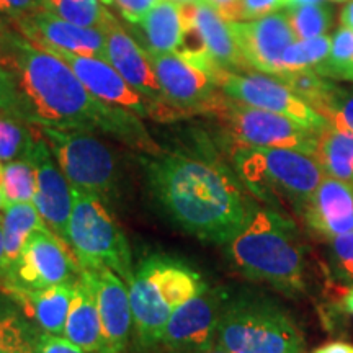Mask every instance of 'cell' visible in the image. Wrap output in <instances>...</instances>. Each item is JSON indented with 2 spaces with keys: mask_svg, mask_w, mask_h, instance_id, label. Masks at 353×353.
<instances>
[{
  "mask_svg": "<svg viewBox=\"0 0 353 353\" xmlns=\"http://www.w3.org/2000/svg\"><path fill=\"white\" fill-rule=\"evenodd\" d=\"M65 242L83 270L108 268L126 283L131 280L134 263L130 242L100 196L72 188Z\"/></svg>",
  "mask_w": 353,
  "mask_h": 353,
  "instance_id": "obj_7",
  "label": "cell"
},
{
  "mask_svg": "<svg viewBox=\"0 0 353 353\" xmlns=\"http://www.w3.org/2000/svg\"><path fill=\"white\" fill-rule=\"evenodd\" d=\"M330 2H347V0H330Z\"/></svg>",
  "mask_w": 353,
  "mask_h": 353,
  "instance_id": "obj_53",
  "label": "cell"
},
{
  "mask_svg": "<svg viewBox=\"0 0 353 353\" xmlns=\"http://www.w3.org/2000/svg\"><path fill=\"white\" fill-rule=\"evenodd\" d=\"M0 221H2L3 245H6L8 272H10L13 265L19 262L20 255L23 252L30 237L38 229L46 228V224H44L41 214H39V211L33 201L8 203L2 211Z\"/></svg>",
  "mask_w": 353,
  "mask_h": 353,
  "instance_id": "obj_25",
  "label": "cell"
},
{
  "mask_svg": "<svg viewBox=\"0 0 353 353\" xmlns=\"http://www.w3.org/2000/svg\"><path fill=\"white\" fill-rule=\"evenodd\" d=\"M141 38L148 52H176L182 48L187 33L183 6L161 0L138 23Z\"/></svg>",
  "mask_w": 353,
  "mask_h": 353,
  "instance_id": "obj_24",
  "label": "cell"
},
{
  "mask_svg": "<svg viewBox=\"0 0 353 353\" xmlns=\"http://www.w3.org/2000/svg\"><path fill=\"white\" fill-rule=\"evenodd\" d=\"M81 265L70 257L68 242L50 228H41L30 237L19 262L13 265L2 288L43 290L50 286L74 283L81 275Z\"/></svg>",
  "mask_w": 353,
  "mask_h": 353,
  "instance_id": "obj_12",
  "label": "cell"
},
{
  "mask_svg": "<svg viewBox=\"0 0 353 353\" xmlns=\"http://www.w3.org/2000/svg\"><path fill=\"white\" fill-rule=\"evenodd\" d=\"M228 21H241V0H205Z\"/></svg>",
  "mask_w": 353,
  "mask_h": 353,
  "instance_id": "obj_41",
  "label": "cell"
},
{
  "mask_svg": "<svg viewBox=\"0 0 353 353\" xmlns=\"http://www.w3.org/2000/svg\"><path fill=\"white\" fill-rule=\"evenodd\" d=\"M288 19L296 39H309L325 34L332 21L330 8L322 2L304 3V6L290 7Z\"/></svg>",
  "mask_w": 353,
  "mask_h": 353,
  "instance_id": "obj_33",
  "label": "cell"
},
{
  "mask_svg": "<svg viewBox=\"0 0 353 353\" xmlns=\"http://www.w3.org/2000/svg\"><path fill=\"white\" fill-rule=\"evenodd\" d=\"M12 113V88L7 72L0 69V113Z\"/></svg>",
  "mask_w": 353,
  "mask_h": 353,
  "instance_id": "obj_42",
  "label": "cell"
},
{
  "mask_svg": "<svg viewBox=\"0 0 353 353\" xmlns=\"http://www.w3.org/2000/svg\"><path fill=\"white\" fill-rule=\"evenodd\" d=\"M214 347L229 353H304V337L280 304L255 293L228 299Z\"/></svg>",
  "mask_w": 353,
  "mask_h": 353,
  "instance_id": "obj_6",
  "label": "cell"
},
{
  "mask_svg": "<svg viewBox=\"0 0 353 353\" xmlns=\"http://www.w3.org/2000/svg\"><path fill=\"white\" fill-rule=\"evenodd\" d=\"M8 273V262L6 255V245H3V231H2V221H0V281H3V278Z\"/></svg>",
  "mask_w": 353,
  "mask_h": 353,
  "instance_id": "obj_44",
  "label": "cell"
},
{
  "mask_svg": "<svg viewBox=\"0 0 353 353\" xmlns=\"http://www.w3.org/2000/svg\"><path fill=\"white\" fill-rule=\"evenodd\" d=\"M13 21L23 37L44 50H61L105 59L107 37L103 30L70 23L46 8L13 19Z\"/></svg>",
  "mask_w": 353,
  "mask_h": 353,
  "instance_id": "obj_16",
  "label": "cell"
},
{
  "mask_svg": "<svg viewBox=\"0 0 353 353\" xmlns=\"http://www.w3.org/2000/svg\"><path fill=\"white\" fill-rule=\"evenodd\" d=\"M63 335L83 350L90 353L101 352V322L95 286L90 272L83 268L74 281Z\"/></svg>",
  "mask_w": 353,
  "mask_h": 353,
  "instance_id": "obj_22",
  "label": "cell"
},
{
  "mask_svg": "<svg viewBox=\"0 0 353 353\" xmlns=\"http://www.w3.org/2000/svg\"><path fill=\"white\" fill-rule=\"evenodd\" d=\"M290 8V0H241V21L255 20Z\"/></svg>",
  "mask_w": 353,
  "mask_h": 353,
  "instance_id": "obj_37",
  "label": "cell"
},
{
  "mask_svg": "<svg viewBox=\"0 0 353 353\" xmlns=\"http://www.w3.org/2000/svg\"><path fill=\"white\" fill-rule=\"evenodd\" d=\"M28 159L33 162L37 172L34 206L41 214L44 224L65 241L68 223L72 211V187L61 167L57 165L43 131Z\"/></svg>",
  "mask_w": 353,
  "mask_h": 353,
  "instance_id": "obj_18",
  "label": "cell"
},
{
  "mask_svg": "<svg viewBox=\"0 0 353 353\" xmlns=\"http://www.w3.org/2000/svg\"><path fill=\"white\" fill-rule=\"evenodd\" d=\"M325 120L335 130L353 134V92L342 88V92L325 114Z\"/></svg>",
  "mask_w": 353,
  "mask_h": 353,
  "instance_id": "obj_36",
  "label": "cell"
},
{
  "mask_svg": "<svg viewBox=\"0 0 353 353\" xmlns=\"http://www.w3.org/2000/svg\"><path fill=\"white\" fill-rule=\"evenodd\" d=\"M228 298L219 288L203 281L196 294L187 299L167 321L161 345L169 353L198 352L214 347L216 332Z\"/></svg>",
  "mask_w": 353,
  "mask_h": 353,
  "instance_id": "obj_13",
  "label": "cell"
},
{
  "mask_svg": "<svg viewBox=\"0 0 353 353\" xmlns=\"http://www.w3.org/2000/svg\"><path fill=\"white\" fill-rule=\"evenodd\" d=\"M314 157L325 175L353 187V134L324 126L317 132Z\"/></svg>",
  "mask_w": 353,
  "mask_h": 353,
  "instance_id": "obj_26",
  "label": "cell"
},
{
  "mask_svg": "<svg viewBox=\"0 0 353 353\" xmlns=\"http://www.w3.org/2000/svg\"><path fill=\"white\" fill-rule=\"evenodd\" d=\"M316 2H321V0H290V7L304 6V3H316Z\"/></svg>",
  "mask_w": 353,
  "mask_h": 353,
  "instance_id": "obj_49",
  "label": "cell"
},
{
  "mask_svg": "<svg viewBox=\"0 0 353 353\" xmlns=\"http://www.w3.org/2000/svg\"><path fill=\"white\" fill-rule=\"evenodd\" d=\"M6 195H3V164L0 162V216H2V211L6 208Z\"/></svg>",
  "mask_w": 353,
  "mask_h": 353,
  "instance_id": "obj_46",
  "label": "cell"
},
{
  "mask_svg": "<svg viewBox=\"0 0 353 353\" xmlns=\"http://www.w3.org/2000/svg\"><path fill=\"white\" fill-rule=\"evenodd\" d=\"M226 257L247 280L291 298L306 293V249L294 221L273 208L254 211L247 226L226 244Z\"/></svg>",
  "mask_w": 353,
  "mask_h": 353,
  "instance_id": "obj_3",
  "label": "cell"
},
{
  "mask_svg": "<svg viewBox=\"0 0 353 353\" xmlns=\"http://www.w3.org/2000/svg\"><path fill=\"white\" fill-rule=\"evenodd\" d=\"M312 353H353V345L345 342H329L325 345L316 348Z\"/></svg>",
  "mask_w": 353,
  "mask_h": 353,
  "instance_id": "obj_43",
  "label": "cell"
},
{
  "mask_svg": "<svg viewBox=\"0 0 353 353\" xmlns=\"http://www.w3.org/2000/svg\"><path fill=\"white\" fill-rule=\"evenodd\" d=\"M185 353H229V352L223 350V348H218V347H211V348H206V350H198V352H185Z\"/></svg>",
  "mask_w": 353,
  "mask_h": 353,
  "instance_id": "obj_48",
  "label": "cell"
},
{
  "mask_svg": "<svg viewBox=\"0 0 353 353\" xmlns=\"http://www.w3.org/2000/svg\"><path fill=\"white\" fill-rule=\"evenodd\" d=\"M276 79L286 83L299 99H303L309 107L314 108L324 118L334 105L335 99L342 92V88L330 81L329 77L321 76L319 72L311 69L286 72L278 76Z\"/></svg>",
  "mask_w": 353,
  "mask_h": 353,
  "instance_id": "obj_27",
  "label": "cell"
},
{
  "mask_svg": "<svg viewBox=\"0 0 353 353\" xmlns=\"http://www.w3.org/2000/svg\"><path fill=\"white\" fill-rule=\"evenodd\" d=\"M44 50V48H43ZM54 52L69 64L74 74L81 79V82L87 87V90L97 99L113 107L125 108L141 118H151L156 120V107L144 99L136 88H132L121 74L113 68L103 57L79 56L74 52L61 50H46Z\"/></svg>",
  "mask_w": 353,
  "mask_h": 353,
  "instance_id": "obj_17",
  "label": "cell"
},
{
  "mask_svg": "<svg viewBox=\"0 0 353 353\" xmlns=\"http://www.w3.org/2000/svg\"><path fill=\"white\" fill-rule=\"evenodd\" d=\"M167 103L183 117L208 114L221 95L219 77L224 69H211L180 52H148Z\"/></svg>",
  "mask_w": 353,
  "mask_h": 353,
  "instance_id": "obj_10",
  "label": "cell"
},
{
  "mask_svg": "<svg viewBox=\"0 0 353 353\" xmlns=\"http://www.w3.org/2000/svg\"><path fill=\"white\" fill-rule=\"evenodd\" d=\"M139 161L154 205L205 244L226 245L257 210L239 175L211 148L141 154Z\"/></svg>",
  "mask_w": 353,
  "mask_h": 353,
  "instance_id": "obj_2",
  "label": "cell"
},
{
  "mask_svg": "<svg viewBox=\"0 0 353 353\" xmlns=\"http://www.w3.org/2000/svg\"><path fill=\"white\" fill-rule=\"evenodd\" d=\"M3 25H6V23H2V21H0V43H2V32H3Z\"/></svg>",
  "mask_w": 353,
  "mask_h": 353,
  "instance_id": "obj_52",
  "label": "cell"
},
{
  "mask_svg": "<svg viewBox=\"0 0 353 353\" xmlns=\"http://www.w3.org/2000/svg\"><path fill=\"white\" fill-rule=\"evenodd\" d=\"M57 165L70 187L108 198L114 195L120 179L117 154L94 132L41 128Z\"/></svg>",
  "mask_w": 353,
  "mask_h": 353,
  "instance_id": "obj_9",
  "label": "cell"
},
{
  "mask_svg": "<svg viewBox=\"0 0 353 353\" xmlns=\"http://www.w3.org/2000/svg\"><path fill=\"white\" fill-rule=\"evenodd\" d=\"M37 190V172L30 159H19L3 164V195L6 203L33 201Z\"/></svg>",
  "mask_w": 353,
  "mask_h": 353,
  "instance_id": "obj_32",
  "label": "cell"
},
{
  "mask_svg": "<svg viewBox=\"0 0 353 353\" xmlns=\"http://www.w3.org/2000/svg\"><path fill=\"white\" fill-rule=\"evenodd\" d=\"M203 281L188 263L170 255L152 254L141 260L126 283L138 347L149 350L161 343L172 312L196 294Z\"/></svg>",
  "mask_w": 353,
  "mask_h": 353,
  "instance_id": "obj_4",
  "label": "cell"
},
{
  "mask_svg": "<svg viewBox=\"0 0 353 353\" xmlns=\"http://www.w3.org/2000/svg\"><path fill=\"white\" fill-rule=\"evenodd\" d=\"M183 10L190 26L200 39L203 51L218 68L231 72L249 70L234 39L229 21L224 20L210 3L203 0L192 6H183Z\"/></svg>",
  "mask_w": 353,
  "mask_h": 353,
  "instance_id": "obj_21",
  "label": "cell"
},
{
  "mask_svg": "<svg viewBox=\"0 0 353 353\" xmlns=\"http://www.w3.org/2000/svg\"><path fill=\"white\" fill-rule=\"evenodd\" d=\"M159 2L161 0H103V3H114L121 15L132 25H138Z\"/></svg>",
  "mask_w": 353,
  "mask_h": 353,
  "instance_id": "obj_38",
  "label": "cell"
},
{
  "mask_svg": "<svg viewBox=\"0 0 353 353\" xmlns=\"http://www.w3.org/2000/svg\"><path fill=\"white\" fill-rule=\"evenodd\" d=\"M350 70H353V30L341 26L332 34L327 59L316 69V72L324 77L343 81Z\"/></svg>",
  "mask_w": 353,
  "mask_h": 353,
  "instance_id": "obj_34",
  "label": "cell"
},
{
  "mask_svg": "<svg viewBox=\"0 0 353 353\" xmlns=\"http://www.w3.org/2000/svg\"><path fill=\"white\" fill-rule=\"evenodd\" d=\"M46 0H0V13L19 19V17L28 15V13L43 10Z\"/></svg>",
  "mask_w": 353,
  "mask_h": 353,
  "instance_id": "obj_40",
  "label": "cell"
},
{
  "mask_svg": "<svg viewBox=\"0 0 353 353\" xmlns=\"http://www.w3.org/2000/svg\"><path fill=\"white\" fill-rule=\"evenodd\" d=\"M101 2H103V0H101Z\"/></svg>",
  "mask_w": 353,
  "mask_h": 353,
  "instance_id": "obj_54",
  "label": "cell"
},
{
  "mask_svg": "<svg viewBox=\"0 0 353 353\" xmlns=\"http://www.w3.org/2000/svg\"><path fill=\"white\" fill-rule=\"evenodd\" d=\"M330 44H332V37H327V34L309 39H296L281 57V74L309 69L316 70L327 59Z\"/></svg>",
  "mask_w": 353,
  "mask_h": 353,
  "instance_id": "obj_31",
  "label": "cell"
},
{
  "mask_svg": "<svg viewBox=\"0 0 353 353\" xmlns=\"http://www.w3.org/2000/svg\"><path fill=\"white\" fill-rule=\"evenodd\" d=\"M39 134V126L13 113H0V162L7 164L19 159H28Z\"/></svg>",
  "mask_w": 353,
  "mask_h": 353,
  "instance_id": "obj_28",
  "label": "cell"
},
{
  "mask_svg": "<svg viewBox=\"0 0 353 353\" xmlns=\"http://www.w3.org/2000/svg\"><path fill=\"white\" fill-rule=\"evenodd\" d=\"M94 280L101 322V352L123 353L132 330V312L126 281L108 270H88Z\"/></svg>",
  "mask_w": 353,
  "mask_h": 353,
  "instance_id": "obj_19",
  "label": "cell"
},
{
  "mask_svg": "<svg viewBox=\"0 0 353 353\" xmlns=\"http://www.w3.org/2000/svg\"><path fill=\"white\" fill-rule=\"evenodd\" d=\"M208 114L221 121L229 139L241 148H283L314 156L317 132L299 123L249 107L221 92Z\"/></svg>",
  "mask_w": 353,
  "mask_h": 353,
  "instance_id": "obj_8",
  "label": "cell"
},
{
  "mask_svg": "<svg viewBox=\"0 0 353 353\" xmlns=\"http://www.w3.org/2000/svg\"><path fill=\"white\" fill-rule=\"evenodd\" d=\"M342 306L348 312V314L353 316V288L348 290V293L345 294V298H343Z\"/></svg>",
  "mask_w": 353,
  "mask_h": 353,
  "instance_id": "obj_47",
  "label": "cell"
},
{
  "mask_svg": "<svg viewBox=\"0 0 353 353\" xmlns=\"http://www.w3.org/2000/svg\"><path fill=\"white\" fill-rule=\"evenodd\" d=\"M38 341L32 324L0 299V353H37Z\"/></svg>",
  "mask_w": 353,
  "mask_h": 353,
  "instance_id": "obj_29",
  "label": "cell"
},
{
  "mask_svg": "<svg viewBox=\"0 0 353 353\" xmlns=\"http://www.w3.org/2000/svg\"><path fill=\"white\" fill-rule=\"evenodd\" d=\"M234 170L254 196L285 203L303 216L324 172L311 154L283 148H241L232 154Z\"/></svg>",
  "mask_w": 353,
  "mask_h": 353,
  "instance_id": "obj_5",
  "label": "cell"
},
{
  "mask_svg": "<svg viewBox=\"0 0 353 353\" xmlns=\"http://www.w3.org/2000/svg\"><path fill=\"white\" fill-rule=\"evenodd\" d=\"M307 228L324 239L353 232V187L324 176L303 211Z\"/></svg>",
  "mask_w": 353,
  "mask_h": 353,
  "instance_id": "obj_20",
  "label": "cell"
},
{
  "mask_svg": "<svg viewBox=\"0 0 353 353\" xmlns=\"http://www.w3.org/2000/svg\"><path fill=\"white\" fill-rule=\"evenodd\" d=\"M219 88L229 99L265 112L281 114L309 130L321 131L329 125L322 114L309 107L306 101L299 99L286 83L275 76L262 72L224 70L219 77Z\"/></svg>",
  "mask_w": 353,
  "mask_h": 353,
  "instance_id": "obj_11",
  "label": "cell"
},
{
  "mask_svg": "<svg viewBox=\"0 0 353 353\" xmlns=\"http://www.w3.org/2000/svg\"><path fill=\"white\" fill-rule=\"evenodd\" d=\"M327 262L339 285L353 286V232L329 239Z\"/></svg>",
  "mask_w": 353,
  "mask_h": 353,
  "instance_id": "obj_35",
  "label": "cell"
},
{
  "mask_svg": "<svg viewBox=\"0 0 353 353\" xmlns=\"http://www.w3.org/2000/svg\"><path fill=\"white\" fill-rule=\"evenodd\" d=\"M170 2L180 3V6H192V3H198V2H203V0H170Z\"/></svg>",
  "mask_w": 353,
  "mask_h": 353,
  "instance_id": "obj_50",
  "label": "cell"
},
{
  "mask_svg": "<svg viewBox=\"0 0 353 353\" xmlns=\"http://www.w3.org/2000/svg\"><path fill=\"white\" fill-rule=\"evenodd\" d=\"M37 353H90V352L83 350V348L76 345L74 342H70L69 339L64 337V335L43 332L39 335Z\"/></svg>",
  "mask_w": 353,
  "mask_h": 353,
  "instance_id": "obj_39",
  "label": "cell"
},
{
  "mask_svg": "<svg viewBox=\"0 0 353 353\" xmlns=\"http://www.w3.org/2000/svg\"><path fill=\"white\" fill-rule=\"evenodd\" d=\"M74 283L50 286L43 290L6 288L3 291L23 311V314L37 322L43 332L63 335L68 317Z\"/></svg>",
  "mask_w": 353,
  "mask_h": 353,
  "instance_id": "obj_23",
  "label": "cell"
},
{
  "mask_svg": "<svg viewBox=\"0 0 353 353\" xmlns=\"http://www.w3.org/2000/svg\"><path fill=\"white\" fill-rule=\"evenodd\" d=\"M343 81H352V82H353V70H350V72L347 74V76H345V79H343Z\"/></svg>",
  "mask_w": 353,
  "mask_h": 353,
  "instance_id": "obj_51",
  "label": "cell"
},
{
  "mask_svg": "<svg viewBox=\"0 0 353 353\" xmlns=\"http://www.w3.org/2000/svg\"><path fill=\"white\" fill-rule=\"evenodd\" d=\"M341 23L342 26L353 30V0H348L347 6L341 12Z\"/></svg>",
  "mask_w": 353,
  "mask_h": 353,
  "instance_id": "obj_45",
  "label": "cell"
},
{
  "mask_svg": "<svg viewBox=\"0 0 353 353\" xmlns=\"http://www.w3.org/2000/svg\"><path fill=\"white\" fill-rule=\"evenodd\" d=\"M46 10L61 19L88 28L103 30L114 17L103 7L101 0H46Z\"/></svg>",
  "mask_w": 353,
  "mask_h": 353,
  "instance_id": "obj_30",
  "label": "cell"
},
{
  "mask_svg": "<svg viewBox=\"0 0 353 353\" xmlns=\"http://www.w3.org/2000/svg\"><path fill=\"white\" fill-rule=\"evenodd\" d=\"M103 32L107 37L105 59L121 74V77L132 88H136L156 107V120L167 123L183 118L179 110L167 103L148 51L121 28L117 19L105 26Z\"/></svg>",
  "mask_w": 353,
  "mask_h": 353,
  "instance_id": "obj_14",
  "label": "cell"
},
{
  "mask_svg": "<svg viewBox=\"0 0 353 353\" xmlns=\"http://www.w3.org/2000/svg\"><path fill=\"white\" fill-rule=\"evenodd\" d=\"M0 69L10 81L12 113L25 121L39 128L103 132L143 154L162 151L141 117L97 99L65 61L7 25Z\"/></svg>",
  "mask_w": 353,
  "mask_h": 353,
  "instance_id": "obj_1",
  "label": "cell"
},
{
  "mask_svg": "<svg viewBox=\"0 0 353 353\" xmlns=\"http://www.w3.org/2000/svg\"><path fill=\"white\" fill-rule=\"evenodd\" d=\"M229 26L249 69L280 76L281 57L296 41L288 13L275 12L262 19L229 21Z\"/></svg>",
  "mask_w": 353,
  "mask_h": 353,
  "instance_id": "obj_15",
  "label": "cell"
}]
</instances>
